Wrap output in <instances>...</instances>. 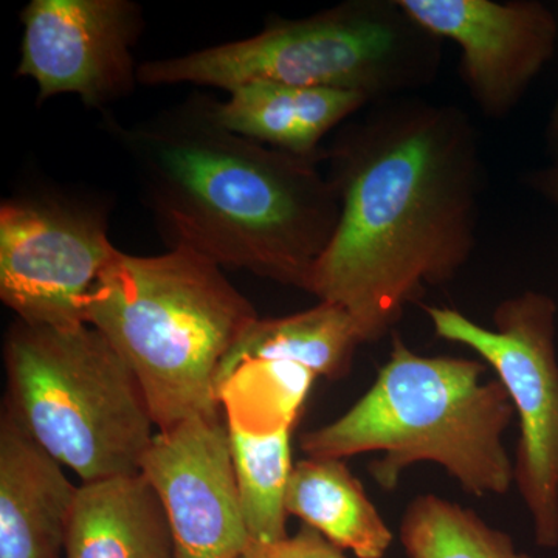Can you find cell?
<instances>
[{"label":"cell","mask_w":558,"mask_h":558,"mask_svg":"<svg viewBox=\"0 0 558 558\" xmlns=\"http://www.w3.org/2000/svg\"><path fill=\"white\" fill-rule=\"evenodd\" d=\"M325 161L340 218L307 293L347 311L362 344L376 343L472 256L484 180L478 132L458 106L389 98L348 123Z\"/></svg>","instance_id":"6da1fadb"},{"label":"cell","mask_w":558,"mask_h":558,"mask_svg":"<svg viewBox=\"0 0 558 558\" xmlns=\"http://www.w3.org/2000/svg\"><path fill=\"white\" fill-rule=\"evenodd\" d=\"M215 98L193 95L137 123L105 130L168 248L307 293L340 218L322 161L230 131Z\"/></svg>","instance_id":"7a4b0ae2"},{"label":"cell","mask_w":558,"mask_h":558,"mask_svg":"<svg viewBox=\"0 0 558 558\" xmlns=\"http://www.w3.org/2000/svg\"><path fill=\"white\" fill-rule=\"evenodd\" d=\"M391 336L376 380L341 416L304 433L303 453L343 461L379 453L369 473L388 494L407 470L432 462L472 497L508 495L513 459L505 435L515 411L501 381L486 379L480 360L417 354Z\"/></svg>","instance_id":"3957f363"},{"label":"cell","mask_w":558,"mask_h":558,"mask_svg":"<svg viewBox=\"0 0 558 558\" xmlns=\"http://www.w3.org/2000/svg\"><path fill=\"white\" fill-rule=\"evenodd\" d=\"M258 318L222 267L185 248L117 250L84 304V323L134 371L157 432L222 413L220 365Z\"/></svg>","instance_id":"277c9868"},{"label":"cell","mask_w":558,"mask_h":558,"mask_svg":"<svg viewBox=\"0 0 558 558\" xmlns=\"http://www.w3.org/2000/svg\"><path fill=\"white\" fill-rule=\"evenodd\" d=\"M442 40L398 0H348L299 20L274 17L250 38L142 62L138 84L231 92L256 81L403 97L438 76Z\"/></svg>","instance_id":"5b68a950"},{"label":"cell","mask_w":558,"mask_h":558,"mask_svg":"<svg viewBox=\"0 0 558 558\" xmlns=\"http://www.w3.org/2000/svg\"><path fill=\"white\" fill-rule=\"evenodd\" d=\"M3 411L81 484L137 475L157 427L134 371L90 325L10 326Z\"/></svg>","instance_id":"8992f818"},{"label":"cell","mask_w":558,"mask_h":558,"mask_svg":"<svg viewBox=\"0 0 558 558\" xmlns=\"http://www.w3.org/2000/svg\"><path fill=\"white\" fill-rule=\"evenodd\" d=\"M439 339L470 349L508 392L520 438L513 486L539 548H558V349L556 301L537 290L501 301L494 328L453 307L425 306Z\"/></svg>","instance_id":"52a82bcc"},{"label":"cell","mask_w":558,"mask_h":558,"mask_svg":"<svg viewBox=\"0 0 558 558\" xmlns=\"http://www.w3.org/2000/svg\"><path fill=\"white\" fill-rule=\"evenodd\" d=\"M109 205L28 191L0 205V300L27 325H86L84 304L117 252Z\"/></svg>","instance_id":"ba28073f"},{"label":"cell","mask_w":558,"mask_h":558,"mask_svg":"<svg viewBox=\"0 0 558 558\" xmlns=\"http://www.w3.org/2000/svg\"><path fill=\"white\" fill-rule=\"evenodd\" d=\"M17 76L32 78L44 102L75 95L86 108L106 110L134 94V47L145 20L132 0H32L20 14Z\"/></svg>","instance_id":"9c48e42d"},{"label":"cell","mask_w":558,"mask_h":558,"mask_svg":"<svg viewBox=\"0 0 558 558\" xmlns=\"http://www.w3.org/2000/svg\"><path fill=\"white\" fill-rule=\"evenodd\" d=\"M140 473L170 521L178 558H241L250 537L223 413L157 432Z\"/></svg>","instance_id":"30bf717a"},{"label":"cell","mask_w":558,"mask_h":558,"mask_svg":"<svg viewBox=\"0 0 558 558\" xmlns=\"http://www.w3.org/2000/svg\"><path fill=\"white\" fill-rule=\"evenodd\" d=\"M398 2L433 36L458 44L461 78L488 119L512 112L556 51V16L538 0Z\"/></svg>","instance_id":"8fae6325"},{"label":"cell","mask_w":558,"mask_h":558,"mask_svg":"<svg viewBox=\"0 0 558 558\" xmlns=\"http://www.w3.org/2000/svg\"><path fill=\"white\" fill-rule=\"evenodd\" d=\"M80 486L21 425L0 417V558H64Z\"/></svg>","instance_id":"7c38bea8"},{"label":"cell","mask_w":558,"mask_h":558,"mask_svg":"<svg viewBox=\"0 0 558 558\" xmlns=\"http://www.w3.org/2000/svg\"><path fill=\"white\" fill-rule=\"evenodd\" d=\"M373 105L357 92L256 81L216 101L223 126L269 148L325 161L323 140Z\"/></svg>","instance_id":"4fadbf2b"},{"label":"cell","mask_w":558,"mask_h":558,"mask_svg":"<svg viewBox=\"0 0 558 558\" xmlns=\"http://www.w3.org/2000/svg\"><path fill=\"white\" fill-rule=\"evenodd\" d=\"M64 558H178L170 521L142 473L81 484Z\"/></svg>","instance_id":"5bb4252c"},{"label":"cell","mask_w":558,"mask_h":558,"mask_svg":"<svg viewBox=\"0 0 558 558\" xmlns=\"http://www.w3.org/2000/svg\"><path fill=\"white\" fill-rule=\"evenodd\" d=\"M286 510L357 558H384L395 534L343 459L306 458L293 465Z\"/></svg>","instance_id":"9a60e30c"},{"label":"cell","mask_w":558,"mask_h":558,"mask_svg":"<svg viewBox=\"0 0 558 558\" xmlns=\"http://www.w3.org/2000/svg\"><path fill=\"white\" fill-rule=\"evenodd\" d=\"M360 344L351 315L337 304L318 301L317 306L286 317H259L226 360L289 362L318 379L339 380L351 371Z\"/></svg>","instance_id":"2e32d148"},{"label":"cell","mask_w":558,"mask_h":558,"mask_svg":"<svg viewBox=\"0 0 558 558\" xmlns=\"http://www.w3.org/2000/svg\"><path fill=\"white\" fill-rule=\"evenodd\" d=\"M227 427L250 539L275 542L288 537L286 495L295 465L293 427L250 429L230 422Z\"/></svg>","instance_id":"e0dca14e"},{"label":"cell","mask_w":558,"mask_h":558,"mask_svg":"<svg viewBox=\"0 0 558 558\" xmlns=\"http://www.w3.org/2000/svg\"><path fill=\"white\" fill-rule=\"evenodd\" d=\"M409 558H534L475 510L436 494L411 499L399 526Z\"/></svg>","instance_id":"ac0fdd59"},{"label":"cell","mask_w":558,"mask_h":558,"mask_svg":"<svg viewBox=\"0 0 558 558\" xmlns=\"http://www.w3.org/2000/svg\"><path fill=\"white\" fill-rule=\"evenodd\" d=\"M241 558H348L344 550L303 524L293 535L275 542L250 539Z\"/></svg>","instance_id":"d6986e66"},{"label":"cell","mask_w":558,"mask_h":558,"mask_svg":"<svg viewBox=\"0 0 558 558\" xmlns=\"http://www.w3.org/2000/svg\"><path fill=\"white\" fill-rule=\"evenodd\" d=\"M532 189L553 202L558 207V154L553 163L542 170L535 171L529 178Z\"/></svg>","instance_id":"ffe728a7"},{"label":"cell","mask_w":558,"mask_h":558,"mask_svg":"<svg viewBox=\"0 0 558 558\" xmlns=\"http://www.w3.org/2000/svg\"><path fill=\"white\" fill-rule=\"evenodd\" d=\"M546 138L548 145L558 154V92L556 102H554L553 112H550L548 126H546Z\"/></svg>","instance_id":"44dd1931"}]
</instances>
